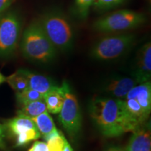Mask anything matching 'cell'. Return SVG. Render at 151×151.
Here are the masks:
<instances>
[{"label": "cell", "instance_id": "obj_1", "mask_svg": "<svg viewBox=\"0 0 151 151\" xmlns=\"http://www.w3.org/2000/svg\"><path fill=\"white\" fill-rule=\"evenodd\" d=\"M89 113L98 130L107 138L134 132L141 126L128 113L123 99L94 98L89 104Z\"/></svg>", "mask_w": 151, "mask_h": 151}, {"label": "cell", "instance_id": "obj_2", "mask_svg": "<svg viewBox=\"0 0 151 151\" xmlns=\"http://www.w3.org/2000/svg\"><path fill=\"white\" fill-rule=\"evenodd\" d=\"M20 49L24 58L41 64L52 62L58 50L45 35L38 20L30 23L24 31Z\"/></svg>", "mask_w": 151, "mask_h": 151}, {"label": "cell", "instance_id": "obj_3", "mask_svg": "<svg viewBox=\"0 0 151 151\" xmlns=\"http://www.w3.org/2000/svg\"><path fill=\"white\" fill-rule=\"evenodd\" d=\"M45 35L57 50L68 51L74 43V30L71 22L61 11L50 9L39 19Z\"/></svg>", "mask_w": 151, "mask_h": 151}, {"label": "cell", "instance_id": "obj_4", "mask_svg": "<svg viewBox=\"0 0 151 151\" xmlns=\"http://www.w3.org/2000/svg\"><path fill=\"white\" fill-rule=\"evenodd\" d=\"M146 22L142 13L127 10H120L99 18L93 24V29L103 33H113L127 31L139 27Z\"/></svg>", "mask_w": 151, "mask_h": 151}, {"label": "cell", "instance_id": "obj_5", "mask_svg": "<svg viewBox=\"0 0 151 151\" xmlns=\"http://www.w3.org/2000/svg\"><path fill=\"white\" fill-rule=\"evenodd\" d=\"M135 39V35L132 34L106 36L93 45L90 50V56L100 61L116 59L131 48Z\"/></svg>", "mask_w": 151, "mask_h": 151}, {"label": "cell", "instance_id": "obj_6", "mask_svg": "<svg viewBox=\"0 0 151 151\" xmlns=\"http://www.w3.org/2000/svg\"><path fill=\"white\" fill-rule=\"evenodd\" d=\"M21 32V20L16 11H5L0 16V57L13 55L18 47Z\"/></svg>", "mask_w": 151, "mask_h": 151}, {"label": "cell", "instance_id": "obj_7", "mask_svg": "<svg viewBox=\"0 0 151 151\" xmlns=\"http://www.w3.org/2000/svg\"><path fill=\"white\" fill-rule=\"evenodd\" d=\"M64 81L65 98L59 113L58 120L69 137L76 139L78 137L82 127V116L78 99L72 93L67 81Z\"/></svg>", "mask_w": 151, "mask_h": 151}, {"label": "cell", "instance_id": "obj_8", "mask_svg": "<svg viewBox=\"0 0 151 151\" xmlns=\"http://www.w3.org/2000/svg\"><path fill=\"white\" fill-rule=\"evenodd\" d=\"M4 128L15 140V146L18 148L26 146L41 137L32 119L25 116H17L11 118Z\"/></svg>", "mask_w": 151, "mask_h": 151}, {"label": "cell", "instance_id": "obj_9", "mask_svg": "<svg viewBox=\"0 0 151 151\" xmlns=\"http://www.w3.org/2000/svg\"><path fill=\"white\" fill-rule=\"evenodd\" d=\"M134 78L139 83L150 81L151 76V44L145 43L139 49L137 57Z\"/></svg>", "mask_w": 151, "mask_h": 151}, {"label": "cell", "instance_id": "obj_10", "mask_svg": "<svg viewBox=\"0 0 151 151\" xmlns=\"http://www.w3.org/2000/svg\"><path fill=\"white\" fill-rule=\"evenodd\" d=\"M125 151H150L151 131L150 122H145L132 132Z\"/></svg>", "mask_w": 151, "mask_h": 151}, {"label": "cell", "instance_id": "obj_11", "mask_svg": "<svg viewBox=\"0 0 151 151\" xmlns=\"http://www.w3.org/2000/svg\"><path fill=\"white\" fill-rule=\"evenodd\" d=\"M139 84L135 78L111 79L104 86V91L116 99H124L132 88Z\"/></svg>", "mask_w": 151, "mask_h": 151}, {"label": "cell", "instance_id": "obj_12", "mask_svg": "<svg viewBox=\"0 0 151 151\" xmlns=\"http://www.w3.org/2000/svg\"><path fill=\"white\" fill-rule=\"evenodd\" d=\"M125 98L135 99L141 108L150 115L151 111V84L150 81L139 83L128 92Z\"/></svg>", "mask_w": 151, "mask_h": 151}, {"label": "cell", "instance_id": "obj_13", "mask_svg": "<svg viewBox=\"0 0 151 151\" xmlns=\"http://www.w3.org/2000/svg\"><path fill=\"white\" fill-rule=\"evenodd\" d=\"M65 98V86L63 81L61 86H54L44 95L48 112L58 114L61 110Z\"/></svg>", "mask_w": 151, "mask_h": 151}, {"label": "cell", "instance_id": "obj_14", "mask_svg": "<svg viewBox=\"0 0 151 151\" xmlns=\"http://www.w3.org/2000/svg\"><path fill=\"white\" fill-rule=\"evenodd\" d=\"M27 79L29 88L45 95L54 86L52 80L45 76L38 74L26 69H19Z\"/></svg>", "mask_w": 151, "mask_h": 151}, {"label": "cell", "instance_id": "obj_15", "mask_svg": "<svg viewBox=\"0 0 151 151\" xmlns=\"http://www.w3.org/2000/svg\"><path fill=\"white\" fill-rule=\"evenodd\" d=\"M46 111H48V110L44 99H43L20 106V108L17 111V115L32 119Z\"/></svg>", "mask_w": 151, "mask_h": 151}, {"label": "cell", "instance_id": "obj_16", "mask_svg": "<svg viewBox=\"0 0 151 151\" xmlns=\"http://www.w3.org/2000/svg\"><path fill=\"white\" fill-rule=\"evenodd\" d=\"M32 120L43 139L57 129L53 120L48 111L39 115Z\"/></svg>", "mask_w": 151, "mask_h": 151}, {"label": "cell", "instance_id": "obj_17", "mask_svg": "<svg viewBox=\"0 0 151 151\" xmlns=\"http://www.w3.org/2000/svg\"><path fill=\"white\" fill-rule=\"evenodd\" d=\"M123 100L128 113L138 123L142 125L148 121L150 115L141 108L139 104L135 99L132 98H125Z\"/></svg>", "mask_w": 151, "mask_h": 151}, {"label": "cell", "instance_id": "obj_18", "mask_svg": "<svg viewBox=\"0 0 151 151\" xmlns=\"http://www.w3.org/2000/svg\"><path fill=\"white\" fill-rule=\"evenodd\" d=\"M44 139L46 141L49 151H63L68 142L63 134L57 129Z\"/></svg>", "mask_w": 151, "mask_h": 151}, {"label": "cell", "instance_id": "obj_19", "mask_svg": "<svg viewBox=\"0 0 151 151\" xmlns=\"http://www.w3.org/2000/svg\"><path fill=\"white\" fill-rule=\"evenodd\" d=\"M6 81L16 92V93L21 92L29 88L27 79L25 76L20 71V69L7 77Z\"/></svg>", "mask_w": 151, "mask_h": 151}, {"label": "cell", "instance_id": "obj_20", "mask_svg": "<svg viewBox=\"0 0 151 151\" xmlns=\"http://www.w3.org/2000/svg\"><path fill=\"white\" fill-rule=\"evenodd\" d=\"M94 0H75L72 7V12L79 20H86L89 15L90 9L94 4Z\"/></svg>", "mask_w": 151, "mask_h": 151}, {"label": "cell", "instance_id": "obj_21", "mask_svg": "<svg viewBox=\"0 0 151 151\" xmlns=\"http://www.w3.org/2000/svg\"><path fill=\"white\" fill-rule=\"evenodd\" d=\"M16 95L17 102L20 106L25 104L31 101L44 99V95L31 88H28L21 92L16 93Z\"/></svg>", "mask_w": 151, "mask_h": 151}, {"label": "cell", "instance_id": "obj_22", "mask_svg": "<svg viewBox=\"0 0 151 151\" xmlns=\"http://www.w3.org/2000/svg\"><path fill=\"white\" fill-rule=\"evenodd\" d=\"M125 0H94L93 6L97 10L106 11L122 4Z\"/></svg>", "mask_w": 151, "mask_h": 151}, {"label": "cell", "instance_id": "obj_23", "mask_svg": "<svg viewBox=\"0 0 151 151\" xmlns=\"http://www.w3.org/2000/svg\"><path fill=\"white\" fill-rule=\"evenodd\" d=\"M28 151H49V150L46 143L36 140Z\"/></svg>", "mask_w": 151, "mask_h": 151}, {"label": "cell", "instance_id": "obj_24", "mask_svg": "<svg viewBox=\"0 0 151 151\" xmlns=\"http://www.w3.org/2000/svg\"><path fill=\"white\" fill-rule=\"evenodd\" d=\"M15 0H0V16L7 11Z\"/></svg>", "mask_w": 151, "mask_h": 151}, {"label": "cell", "instance_id": "obj_25", "mask_svg": "<svg viewBox=\"0 0 151 151\" xmlns=\"http://www.w3.org/2000/svg\"><path fill=\"white\" fill-rule=\"evenodd\" d=\"M4 126L0 124V149L2 150H6V146L4 141Z\"/></svg>", "mask_w": 151, "mask_h": 151}, {"label": "cell", "instance_id": "obj_26", "mask_svg": "<svg viewBox=\"0 0 151 151\" xmlns=\"http://www.w3.org/2000/svg\"><path fill=\"white\" fill-rule=\"evenodd\" d=\"M63 151H73V148H71V145L69 144V142L67 143V144H66V146L65 147V149H64Z\"/></svg>", "mask_w": 151, "mask_h": 151}, {"label": "cell", "instance_id": "obj_27", "mask_svg": "<svg viewBox=\"0 0 151 151\" xmlns=\"http://www.w3.org/2000/svg\"><path fill=\"white\" fill-rule=\"evenodd\" d=\"M6 78L4 76L0 73V85L3 83H4L6 81Z\"/></svg>", "mask_w": 151, "mask_h": 151}, {"label": "cell", "instance_id": "obj_28", "mask_svg": "<svg viewBox=\"0 0 151 151\" xmlns=\"http://www.w3.org/2000/svg\"><path fill=\"white\" fill-rule=\"evenodd\" d=\"M106 151H123V150H120V149H119V148H110V149H109V150H107Z\"/></svg>", "mask_w": 151, "mask_h": 151}]
</instances>
